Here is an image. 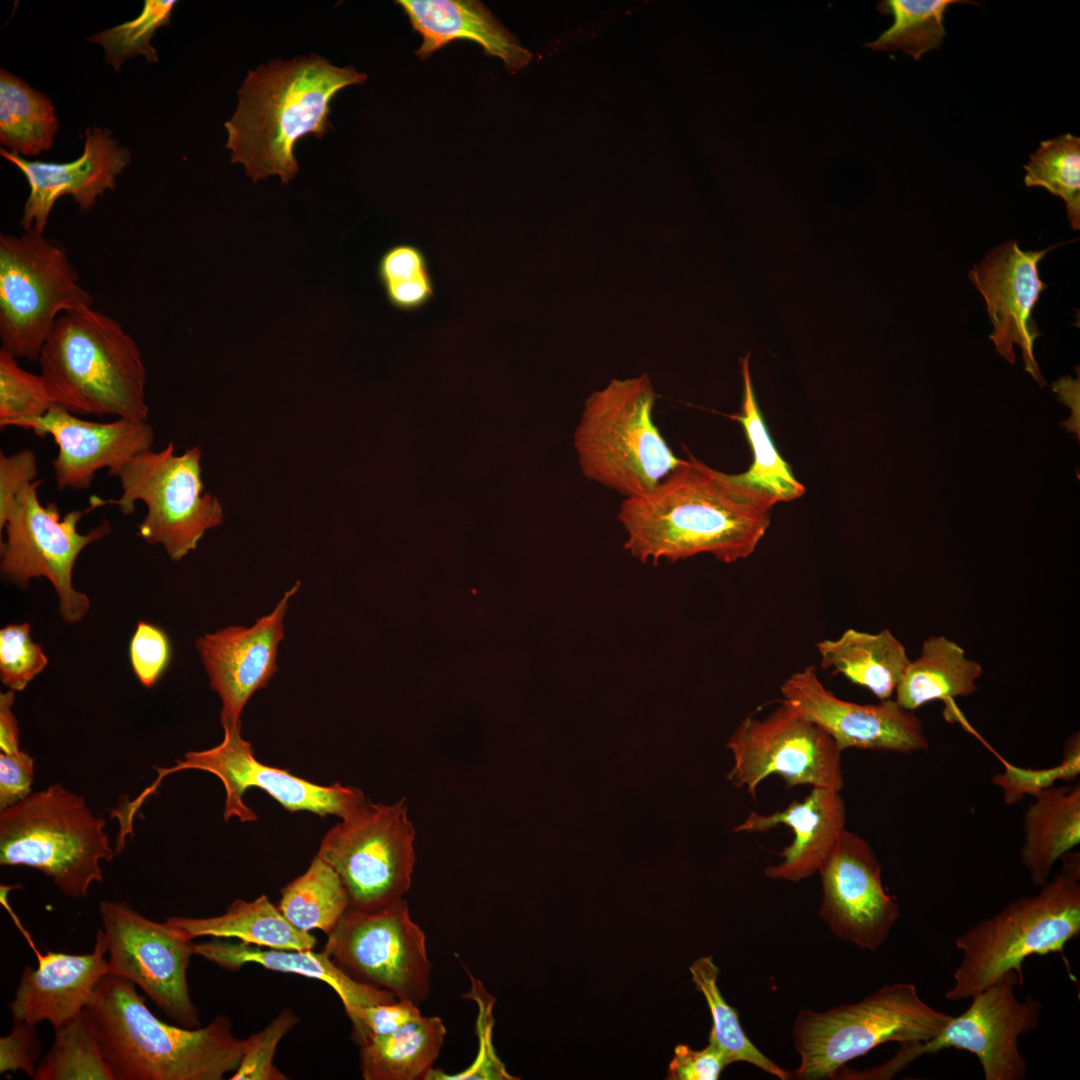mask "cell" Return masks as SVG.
Wrapping results in <instances>:
<instances>
[{
  "instance_id": "cell-2",
  "label": "cell",
  "mask_w": 1080,
  "mask_h": 1080,
  "mask_svg": "<svg viewBox=\"0 0 1080 1080\" xmlns=\"http://www.w3.org/2000/svg\"><path fill=\"white\" fill-rule=\"evenodd\" d=\"M365 73L337 67L314 53L274 59L249 70L238 104L225 122L231 162L242 164L253 182L278 175L284 184L299 171L296 143L333 129L330 103L343 88L363 84Z\"/></svg>"
},
{
  "instance_id": "cell-18",
  "label": "cell",
  "mask_w": 1080,
  "mask_h": 1080,
  "mask_svg": "<svg viewBox=\"0 0 1080 1080\" xmlns=\"http://www.w3.org/2000/svg\"><path fill=\"white\" fill-rule=\"evenodd\" d=\"M818 873L820 918L838 939L876 951L900 917V907L884 888L882 865L869 843L844 829Z\"/></svg>"
},
{
  "instance_id": "cell-52",
  "label": "cell",
  "mask_w": 1080,
  "mask_h": 1080,
  "mask_svg": "<svg viewBox=\"0 0 1080 1080\" xmlns=\"http://www.w3.org/2000/svg\"><path fill=\"white\" fill-rule=\"evenodd\" d=\"M383 290L390 305L404 312L423 308L435 296L431 274L405 282L389 284L384 286Z\"/></svg>"
},
{
  "instance_id": "cell-53",
  "label": "cell",
  "mask_w": 1080,
  "mask_h": 1080,
  "mask_svg": "<svg viewBox=\"0 0 1080 1080\" xmlns=\"http://www.w3.org/2000/svg\"><path fill=\"white\" fill-rule=\"evenodd\" d=\"M14 692L8 690L0 694V749L4 753L20 750L18 722L13 713Z\"/></svg>"
},
{
  "instance_id": "cell-47",
  "label": "cell",
  "mask_w": 1080,
  "mask_h": 1080,
  "mask_svg": "<svg viewBox=\"0 0 1080 1080\" xmlns=\"http://www.w3.org/2000/svg\"><path fill=\"white\" fill-rule=\"evenodd\" d=\"M1004 766V772L994 776L993 782L1003 790L1004 801L1010 805L1023 800L1025 795L1035 796L1057 780L1066 782L1061 763L1046 769H1027L1010 763Z\"/></svg>"
},
{
  "instance_id": "cell-48",
  "label": "cell",
  "mask_w": 1080,
  "mask_h": 1080,
  "mask_svg": "<svg viewBox=\"0 0 1080 1080\" xmlns=\"http://www.w3.org/2000/svg\"><path fill=\"white\" fill-rule=\"evenodd\" d=\"M40 1053L36 1026L14 1020L10 1033L0 1038V1072L20 1070L33 1078Z\"/></svg>"
},
{
  "instance_id": "cell-41",
  "label": "cell",
  "mask_w": 1080,
  "mask_h": 1080,
  "mask_svg": "<svg viewBox=\"0 0 1080 1080\" xmlns=\"http://www.w3.org/2000/svg\"><path fill=\"white\" fill-rule=\"evenodd\" d=\"M56 405L45 379L23 369L17 358L0 349V427H18L45 415Z\"/></svg>"
},
{
  "instance_id": "cell-9",
  "label": "cell",
  "mask_w": 1080,
  "mask_h": 1080,
  "mask_svg": "<svg viewBox=\"0 0 1080 1080\" xmlns=\"http://www.w3.org/2000/svg\"><path fill=\"white\" fill-rule=\"evenodd\" d=\"M92 304L60 242L33 228L0 235L1 349L38 361L58 318Z\"/></svg>"
},
{
  "instance_id": "cell-30",
  "label": "cell",
  "mask_w": 1080,
  "mask_h": 1080,
  "mask_svg": "<svg viewBox=\"0 0 1080 1080\" xmlns=\"http://www.w3.org/2000/svg\"><path fill=\"white\" fill-rule=\"evenodd\" d=\"M821 666L890 699L910 663L904 645L888 629L878 633L845 630L837 639L816 644Z\"/></svg>"
},
{
  "instance_id": "cell-23",
  "label": "cell",
  "mask_w": 1080,
  "mask_h": 1080,
  "mask_svg": "<svg viewBox=\"0 0 1080 1080\" xmlns=\"http://www.w3.org/2000/svg\"><path fill=\"white\" fill-rule=\"evenodd\" d=\"M0 154L20 170L29 186L20 225L24 231L33 228L41 233L59 198L71 195L81 211H89L99 196L115 188L116 178L131 161L130 151L109 130L97 126L86 129L83 152L70 162L31 161L4 148Z\"/></svg>"
},
{
  "instance_id": "cell-54",
  "label": "cell",
  "mask_w": 1080,
  "mask_h": 1080,
  "mask_svg": "<svg viewBox=\"0 0 1080 1080\" xmlns=\"http://www.w3.org/2000/svg\"><path fill=\"white\" fill-rule=\"evenodd\" d=\"M1053 390L1059 394V399L1072 409L1073 417L1068 420V425L1072 421L1073 423L1068 430L1079 435V380L1061 378L1053 384Z\"/></svg>"
},
{
  "instance_id": "cell-32",
  "label": "cell",
  "mask_w": 1080,
  "mask_h": 1080,
  "mask_svg": "<svg viewBox=\"0 0 1080 1080\" xmlns=\"http://www.w3.org/2000/svg\"><path fill=\"white\" fill-rule=\"evenodd\" d=\"M446 1028L439 1017L420 1018L385 1035L360 1043V1066L365 1080L428 1079Z\"/></svg>"
},
{
  "instance_id": "cell-44",
  "label": "cell",
  "mask_w": 1080,
  "mask_h": 1080,
  "mask_svg": "<svg viewBox=\"0 0 1080 1080\" xmlns=\"http://www.w3.org/2000/svg\"><path fill=\"white\" fill-rule=\"evenodd\" d=\"M133 671L146 687H153L165 672L171 659V644L159 627L140 621L129 645Z\"/></svg>"
},
{
  "instance_id": "cell-45",
  "label": "cell",
  "mask_w": 1080,
  "mask_h": 1080,
  "mask_svg": "<svg viewBox=\"0 0 1080 1080\" xmlns=\"http://www.w3.org/2000/svg\"><path fill=\"white\" fill-rule=\"evenodd\" d=\"M422 1016L416 1003L398 999L365 1007L351 1020L358 1044L371 1036L385 1035Z\"/></svg>"
},
{
  "instance_id": "cell-1",
  "label": "cell",
  "mask_w": 1080,
  "mask_h": 1080,
  "mask_svg": "<svg viewBox=\"0 0 1080 1080\" xmlns=\"http://www.w3.org/2000/svg\"><path fill=\"white\" fill-rule=\"evenodd\" d=\"M776 500L694 456L650 492L624 498V548L640 562L708 553L723 563L749 557L770 525Z\"/></svg>"
},
{
  "instance_id": "cell-49",
  "label": "cell",
  "mask_w": 1080,
  "mask_h": 1080,
  "mask_svg": "<svg viewBox=\"0 0 1080 1080\" xmlns=\"http://www.w3.org/2000/svg\"><path fill=\"white\" fill-rule=\"evenodd\" d=\"M39 474L37 457L33 451L23 449L17 453H0V524L8 515L20 490L37 480Z\"/></svg>"
},
{
  "instance_id": "cell-11",
  "label": "cell",
  "mask_w": 1080,
  "mask_h": 1080,
  "mask_svg": "<svg viewBox=\"0 0 1080 1080\" xmlns=\"http://www.w3.org/2000/svg\"><path fill=\"white\" fill-rule=\"evenodd\" d=\"M41 484L37 479L24 486L0 524L6 533L0 544V570L19 588H27L32 578H47L58 595L60 616L72 624L83 619L90 608L88 597L72 585L74 565L84 548L111 532V525L105 519L88 533L78 532L81 518L103 506L102 499L93 495L87 508L61 517L55 503L41 504Z\"/></svg>"
},
{
  "instance_id": "cell-40",
  "label": "cell",
  "mask_w": 1080,
  "mask_h": 1080,
  "mask_svg": "<svg viewBox=\"0 0 1080 1080\" xmlns=\"http://www.w3.org/2000/svg\"><path fill=\"white\" fill-rule=\"evenodd\" d=\"M177 1L145 0L141 13L133 20L87 38L103 46L105 62L119 71L122 64L137 55H144L148 63L158 62L151 39L162 26L170 25V18Z\"/></svg>"
},
{
  "instance_id": "cell-10",
  "label": "cell",
  "mask_w": 1080,
  "mask_h": 1080,
  "mask_svg": "<svg viewBox=\"0 0 1080 1080\" xmlns=\"http://www.w3.org/2000/svg\"><path fill=\"white\" fill-rule=\"evenodd\" d=\"M201 457L199 446L176 455L172 442L160 451L140 452L108 471L119 479L122 492L118 499H102L103 506L116 505L129 515L137 501L143 502L147 512L137 535L150 545H162L172 561H179L223 521L218 498L204 492Z\"/></svg>"
},
{
  "instance_id": "cell-33",
  "label": "cell",
  "mask_w": 1080,
  "mask_h": 1080,
  "mask_svg": "<svg viewBox=\"0 0 1080 1080\" xmlns=\"http://www.w3.org/2000/svg\"><path fill=\"white\" fill-rule=\"evenodd\" d=\"M59 126L52 101L20 77L0 70V142L11 153L50 150Z\"/></svg>"
},
{
  "instance_id": "cell-20",
  "label": "cell",
  "mask_w": 1080,
  "mask_h": 1080,
  "mask_svg": "<svg viewBox=\"0 0 1080 1080\" xmlns=\"http://www.w3.org/2000/svg\"><path fill=\"white\" fill-rule=\"evenodd\" d=\"M1053 248L1024 251L1016 240H1009L992 249L969 271L970 280L985 300L993 325L989 338L996 351L1013 364V346L1019 345L1026 371L1039 384H1045V380L1033 354L1039 331L1032 311L1046 288L1038 265Z\"/></svg>"
},
{
  "instance_id": "cell-31",
  "label": "cell",
  "mask_w": 1080,
  "mask_h": 1080,
  "mask_svg": "<svg viewBox=\"0 0 1080 1080\" xmlns=\"http://www.w3.org/2000/svg\"><path fill=\"white\" fill-rule=\"evenodd\" d=\"M982 666L966 657L965 650L944 636L922 644L920 656L910 661L895 689V701L914 711L934 700L966 697L978 690Z\"/></svg>"
},
{
  "instance_id": "cell-16",
  "label": "cell",
  "mask_w": 1080,
  "mask_h": 1080,
  "mask_svg": "<svg viewBox=\"0 0 1080 1080\" xmlns=\"http://www.w3.org/2000/svg\"><path fill=\"white\" fill-rule=\"evenodd\" d=\"M734 755L729 778L755 800L758 785L778 774L788 788L799 785L841 792L844 778L841 750L821 727L787 702L763 719L745 718L728 744Z\"/></svg>"
},
{
  "instance_id": "cell-19",
  "label": "cell",
  "mask_w": 1080,
  "mask_h": 1080,
  "mask_svg": "<svg viewBox=\"0 0 1080 1080\" xmlns=\"http://www.w3.org/2000/svg\"><path fill=\"white\" fill-rule=\"evenodd\" d=\"M783 700L821 727L843 751L847 748L899 753L929 748L921 720L895 700L858 704L826 689L814 666L793 673L781 685Z\"/></svg>"
},
{
  "instance_id": "cell-15",
  "label": "cell",
  "mask_w": 1080,
  "mask_h": 1080,
  "mask_svg": "<svg viewBox=\"0 0 1080 1080\" xmlns=\"http://www.w3.org/2000/svg\"><path fill=\"white\" fill-rule=\"evenodd\" d=\"M352 978L418 1004L430 990L426 937L405 900L374 910L349 907L323 950Z\"/></svg>"
},
{
  "instance_id": "cell-21",
  "label": "cell",
  "mask_w": 1080,
  "mask_h": 1080,
  "mask_svg": "<svg viewBox=\"0 0 1080 1080\" xmlns=\"http://www.w3.org/2000/svg\"><path fill=\"white\" fill-rule=\"evenodd\" d=\"M300 585L296 582L273 611L251 627L231 626L196 640L210 687L221 699L223 727L241 724L240 715L250 697L267 687L277 672L278 646L284 638L283 619L289 600Z\"/></svg>"
},
{
  "instance_id": "cell-34",
  "label": "cell",
  "mask_w": 1080,
  "mask_h": 1080,
  "mask_svg": "<svg viewBox=\"0 0 1080 1080\" xmlns=\"http://www.w3.org/2000/svg\"><path fill=\"white\" fill-rule=\"evenodd\" d=\"M749 359L750 353L741 359L742 411L734 419L743 426L753 462L746 472L735 476L741 482L768 493L777 503L791 501L803 496L805 487L795 478L769 434L753 389Z\"/></svg>"
},
{
  "instance_id": "cell-8",
  "label": "cell",
  "mask_w": 1080,
  "mask_h": 1080,
  "mask_svg": "<svg viewBox=\"0 0 1080 1080\" xmlns=\"http://www.w3.org/2000/svg\"><path fill=\"white\" fill-rule=\"evenodd\" d=\"M952 1018L927 1004L908 982L884 985L858 1002L801 1010L792 1039L800 1061L792 1078L833 1079L848 1062L888 1043L936 1036Z\"/></svg>"
},
{
  "instance_id": "cell-46",
  "label": "cell",
  "mask_w": 1080,
  "mask_h": 1080,
  "mask_svg": "<svg viewBox=\"0 0 1080 1080\" xmlns=\"http://www.w3.org/2000/svg\"><path fill=\"white\" fill-rule=\"evenodd\" d=\"M729 1061L724 1052L713 1043L700 1050L680 1043L668 1065V1080H717Z\"/></svg>"
},
{
  "instance_id": "cell-29",
  "label": "cell",
  "mask_w": 1080,
  "mask_h": 1080,
  "mask_svg": "<svg viewBox=\"0 0 1080 1080\" xmlns=\"http://www.w3.org/2000/svg\"><path fill=\"white\" fill-rule=\"evenodd\" d=\"M164 922L190 941L202 936L236 938L248 944L281 950H312L317 944L314 935L294 927L265 895L249 902L236 899L224 914L218 916L169 917Z\"/></svg>"
},
{
  "instance_id": "cell-22",
  "label": "cell",
  "mask_w": 1080,
  "mask_h": 1080,
  "mask_svg": "<svg viewBox=\"0 0 1080 1080\" xmlns=\"http://www.w3.org/2000/svg\"><path fill=\"white\" fill-rule=\"evenodd\" d=\"M20 428L43 438L51 436L58 447L52 468L57 489L85 490L97 471H111L140 452L152 449L154 429L147 420L117 418L108 423L75 416L54 405L45 415L24 422Z\"/></svg>"
},
{
  "instance_id": "cell-38",
  "label": "cell",
  "mask_w": 1080,
  "mask_h": 1080,
  "mask_svg": "<svg viewBox=\"0 0 1080 1080\" xmlns=\"http://www.w3.org/2000/svg\"><path fill=\"white\" fill-rule=\"evenodd\" d=\"M973 4L963 0H886L878 5L882 13L893 16V25L877 40L866 44L874 51L902 50L915 60L939 49L946 32L943 18L953 4Z\"/></svg>"
},
{
  "instance_id": "cell-39",
  "label": "cell",
  "mask_w": 1080,
  "mask_h": 1080,
  "mask_svg": "<svg viewBox=\"0 0 1080 1080\" xmlns=\"http://www.w3.org/2000/svg\"><path fill=\"white\" fill-rule=\"evenodd\" d=\"M1028 187H1043L1061 197L1074 230L1080 228V138L1070 133L1042 141L1024 165Z\"/></svg>"
},
{
  "instance_id": "cell-24",
  "label": "cell",
  "mask_w": 1080,
  "mask_h": 1080,
  "mask_svg": "<svg viewBox=\"0 0 1080 1080\" xmlns=\"http://www.w3.org/2000/svg\"><path fill=\"white\" fill-rule=\"evenodd\" d=\"M106 954L103 929L97 931L90 953L36 952L37 968L24 969L9 1004L13 1019L34 1026L47 1021L57 1029L80 1014L109 972Z\"/></svg>"
},
{
  "instance_id": "cell-3",
  "label": "cell",
  "mask_w": 1080,
  "mask_h": 1080,
  "mask_svg": "<svg viewBox=\"0 0 1080 1080\" xmlns=\"http://www.w3.org/2000/svg\"><path fill=\"white\" fill-rule=\"evenodd\" d=\"M85 1010L115 1080H221L248 1046L225 1016L196 1028L163 1022L133 983L110 973Z\"/></svg>"
},
{
  "instance_id": "cell-27",
  "label": "cell",
  "mask_w": 1080,
  "mask_h": 1080,
  "mask_svg": "<svg viewBox=\"0 0 1080 1080\" xmlns=\"http://www.w3.org/2000/svg\"><path fill=\"white\" fill-rule=\"evenodd\" d=\"M194 952L195 955H200L230 971H236L245 964L255 963L268 970L293 973L322 981L337 993L350 1020L365 1007L398 1000L387 990L352 978L324 951L264 949V947L242 941L232 943L214 938L211 941L194 943Z\"/></svg>"
},
{
  "instance_id": "cell-42",
  "label": "cell",
  "mask_w": 1080,
  "mask_h": 1080,
  "mask_svg": "<svg viewBox=\"0 0 1080 1080\" xmlns=\"http://www.w3.org/2000/svg\"><path fill=\"white\" fill-rule=\"evenodd\" d=\"M47 664L41 645L31 638L29 623L9 624L0 630V679L9 690H24Z\"/></svg>"
},
{
  "instance_id": "cell-17",
  "label": "cell",
  "mask_w": 1080,
  "mask_h": 1080,
  "mask_svg": "<svg viewBox=\"0 0 1080 1080\" xmlns=\"http://www.w3.org/2000/svg\"><path fill=\"white\" fill-rule=\"evenodd\" d=\"M100 918L107 943L108 973L127 979L181 1026H200L187 982L194 943L165 922L146 918L129 904L101 901Z\"/></svg>"
},
{
  "instance_id": "cell-4",
  "label": "cell",
  "mask_w": 1080,
  "mask_h": 1080,
  "mask_svg": "<svg viewBox=\"0 0 1080 1080\" xmlns=\"http://www.w3.org/2000/svg\"><path fill=\"white\" fill-rule=\"evenodd\" d=\"M38 362L56 405L69 412L148 420L141 351L116 319L92 307L62 314Z\"/></svg>"
},
{
  "instance_id": "cell-12",
  "label": "cell",
  "mask_w": 1080,
  "mask_h": 1080,
  "mask_svg": "<svg viewBox=\"0 0 1080 1080\" xmlns=\"http://www.w3.org/2000/svg\"><path fill=\"white\" fill-rule=\"evenodd\" d=\"M1024 978L1015 971L1001 975L976 993L968 1008L953 1017L933 1038L900 1044L899 1051L883 1065L864 1071L867 1079L892 1078L918 1058L955 1048L974 1054L985 1080H1023L1028 1063L1019 1048V1039L1037 1029L1042 1003L1027 995L1018 999L1016 988Z\"/></svg>"
},
{
  "instance_id": "cell-37",
  "label": "cell",
  "mask_w": 1080,
  "mask_h": 1080,
  "mask_svg": "<svg viewBox=\"0 0 1080 1080\" xmlns=\"http://www.w3.org/2000/svg\"><path fill=\"white\" fill-rule=\"evenodd\" d=\"M54 1032L34 1080H115L85 1009Z\"/></svg>"
},
{
  "instance_id": "cell-6",
  "label": "cell",
  "mask_w": 1080,
  "mask_h": 1080,
  "mask_svg": "<svg viewBox=\"0 0 1080 1080\" xmlns=\"http://www.w3.org/2000/svg\"><path fill=\"white\" fill-rule=\"evenodd\" d=\"M656 392L647 374L593 392L574 432L582 474L624 498L646 494L684 459L675 455L653 419Z\"/></svg>"
},
{
  "instance_id": "cell-36",
  "label": "cell",
  "mask_w": 1080,
  "mask_h": 1080,
  "mask_svg": "<svg viewBox=\"0 0 1080 1080\" xmlns=\"http://www.w3.org/2000/svg\"><path fill=\"white\" fill-rule=\"evenodd\" d=\"M689 971L692 982L704 996L711 1014L712 1026L708 1042L719 1047L730 1064L746 1062L781 1080L791 1079L792 1073L767 1057L744 1032L738 1011L726 1002L718 987L720 970L713 957L696 959L690 965Z\"/></svg>"
},
{
  "instance_id": "cell-7",
  "label": "cell",
  "mask_w": 1080,
  "mask_h": 1080,
  "mask_svg": "<svg viewBox=\"0 0 1080 1080\" xmlns=\"http://www.w3.org/2000/svg\"><path fill=\"white\" fill-rule=\"evenodd\" d=\"M105 823L59 784L31 792L0 810V864L37 869L66 896L85 898L92 883L103 881L101 861L116 854Z\"/></svg>"
},
{
  "instance_id": "cell-50",
  "label": "cell",
  "mask_w": 1080,
  "mask_h": 1080,
  "mask_svg": "<svg viewBox=\"0 0 1080 1080\" xmlns=\"http://www.w3.org/2000/svg\"><path fill=\"white\" fill-rule=\"evenodd\" d=\"M430 275L427 258L416 245L401 243L389 247L377 264L382 287Z\"/></svg>"
},
{
  "instance_id": "cell-14",
  "label": "cell",
  "mask_w": 1080,
  "mask_h": 1080,
  "mask_svg": "<svg viewBox=\"0 0 1080 1080\" xmlns=\"http://www.w3.org/2000/svg\"><path fill=\"white\" fill-rule=\"evenodd\" d=\"M224 737L215 747L190 751L169 768L155 767L157 777L134 800L128 801L131 811L137 812L143 802L155 793L163 778L182 770L195 769L215 775L225 789L224 820L232 817L241 822L257 820L255 812L243 801L251 787L259 788L289 812L307 811L322 818L336 815L345 818L365 800L363 792L353 786L336 782L318 785L258 761L252 744L241 736V724L223 727Z\"/></svg>"
},
{
  "instance_id": "cell-55",
  "label": "cell",
  "mask_w": 1080,
  "mask_h": 1080,
  "mask_svg": "<svg viewBox=\"0 0 1080 1080\" xmlns=\"http://www.w3.org/2000/svg\"><path fill=\"white\" fill-rule=\"evenodd\" d=\"M1066 774V782L1077 779L1080 773V736L1079 731L1070 735L1064 744L1061 759Z\"/></svg>"
},
{
  "instance_id": "cell-25",
  "label": "cell",
  "mask_w": 1080,
  "mask_h": 1080,
  "mask_svg": "<svg viewBox=\"0 0 1080 1080\" xmlns=\"http://www.w3.org/2000/svg\"><path fill=\"white\" fill-rule=\"evenodd\" d=\"M846 808L840 792L812 787L802 801H793L782 811L762 815L752 811L735 827L739 832H766L784 824L794 840L778 856L782 861L765 868L766 877L799 882L818 873L834 851L845 829Z\"/></svg>"
},
{
  "instance_id": "cell-26",
  "label": "cell",
  "mask_w": 1080,
  "mask_h": 1080,
  "mask_svg": "<svg viewBox=\"0 0 1080 1080\" xmlns=\"http://www.w3.org/2000/svg\"><path fill=\"white\" fill-rule=\"evenodd\" d=\"M413 28L422 36L415 54L425 59L453 40H470L500 58L510 71L525 67L530 52L492 12L475 0H400Z\"/></svg>"
},
{
  "instance_id": "cell-5",
  "label": "cell",
  "mask_w": 1080,
  "mask_h": 1080,
  "mask_svg": "<svg viewBox=\"0 0 1080 1080\" xmlns=\"http://www.w3.org/2000/svg\"><path fill=\"white\" fill-rule=\"evenodd\" d=\"M1060 860V872L1036 894L1011 901L955 938L962 958L947 1000L970 999L1009 971L1023 978L1026 958L1062 952L1079 936V852L1070 851Z\"/></svg>"
},
{
  "instance_id": "cell-13",
  "label": "cell",
  "mask_w": 1080,
  "mask_h": 1080,
  "mask_svg": "<svg viewBox=\"0 0 1080 1080\" xmlns=\"http://www.w3.org/2000/svg\"><path fill=\"white\" fill-rule=\"evenodd\" d=\"M414 838L404 799L391 805L365 800L325 834L316 855L338 873L349 907L374 910L410 889Z\"/></svg>"
},
{
  "instance_id": "cell-43",
  "label": "cell",
  "mask_w": 1080,
  "mask_h": 1080,
  "mask_svg": "<svg viewBox=\"0 0 1080 1080\" xmlns=\"http://www.w3.org/2000/svg\"><path fill=\"white\" fill-rule=\"evenodd\" d=\"M299 1022L290 1009L282 1011L263 1030L251 1035L246 1052L230 1077L231 1080H285L286 1075L273 1064L280 1040Z\"/></svg>"
},
{
  "instance_id": "cell-35",
  "label": "cell",
  "mask_w": 1080,
  "mask_h": 1080,
  "mask_svg": "<svg viewBox=\"0 0 1080 1080\" xmlns=\"http://www.w3.org/2000/svg\"><path fill=\"white\" fill-rule=\"evenodd\" d=\"M338 873L316 855L308 869L281 890L278 909L297 929H319L328 935L349 908Z\"/></svg>"
},
{
  "instance_id": "cell-51",
  "label": "cell",
  "mask_w": 1080,
  "mask_h": 1080,
  "mask_svg": "<svg viewBox=\"0 0 1080 1080\" xmlns=\"http://www.w3.org/2000/svg\"><path fill=\"white\" fill-rule=\"evenodd\" d=\"M34 777V759L24 751L0 753V810L27 797Z\"/></svg>"
},
{
  "instance_id": "cell-28",
  "label": "cell",
  "mask_w": 1080,
  "mask_h": 1080,
  "mask_svg": "<svg viewBox=\"0 0 1080 1080\" xmlns=\"http://www.w3.org/2000/svg\"><path fill=\"white\" fill-rule=\"evenodd\" d=\"M1023 822L1021 861L1039 888L1055 863L1080 843V786H1051L1034 796Z\"/></svg>"
}]
</instances>
